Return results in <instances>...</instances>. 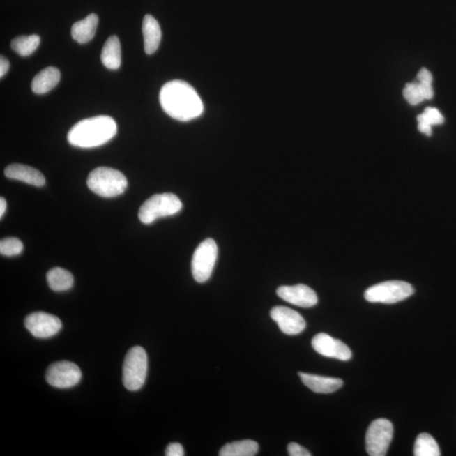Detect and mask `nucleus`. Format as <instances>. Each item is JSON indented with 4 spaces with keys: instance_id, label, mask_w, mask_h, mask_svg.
Returning <instances> with one entry per match:
<instances>
[{
    "instance_id": "f257e3e1",
    "label": "nucleus",
    "mask_w": 456,
    "mask_h": 456,
    "mask_svg": "<svg viewBox=\"0 0 456 456\" xmlns=\"http://www.w3.org/2000/svg\"><path fill=\"white\" fill-rule=\"evenodd\" d=\"M160 103L171 118L186 122L203 113L202 98L190 84L183 81L167 82L160 91Z\"/></svg>"
},
{
    "instance_id": "f03ea898",
    "label": "nucleus",
    "mask_w": 456,
    "mask_h": 456,
    "mask_svg": "<svg viewBox=\"0 0 456 456\" xmlns=\"http://www.w3.org/2000/svg\"><path fill=\"white\" fill-rule=\"evenodd\" d=\"M117 131V123L113 118L97 116L83 119L72 127L68 134V141L76 147H98L109 142Z\"/></svg>"
},
{
    "instance_id": "7ed1b4c3",
    "label": "nucleus",
    "mask_w": 456,
    "mask_h": 456,
    "mask_svg": "<svg viewBox=\"0 0 456 456\" xmlns=\"http://www.w3.org/2000/svg\"><path fill=\"white\" fill-rule=\"evenodd\" d=\"M87 186L102 197L113 198L126 191L127 178L121 172L107 167H100L88 176Z\"/></svg>"
},
{
    "instance_id": "20e7f679",
    "label": "nucleus",
    "mask_w": 456,
    "mask_h": 456,
    "mask_svg": "<svg viewBox=\"0 0 456 456\" xmlns=\"http://www.w3.org/2000/svg\"><path fill=\"white\" fill-rule=\"evenodd\" d=\"M182 207V202L177 195L171 193L155 195L139 208V219L144 224H151L158 218L178 213Z\"/></svg>"
},
{
    "instance_id": "39448f33",
    "label": "nucleus",
    "mask_w": 456,
    "mask_h": 456,
    "mask_svg": "<svg viewBox=\"0 0 456 456\" xmlns=\"http://www.w3.org/2000/svg\"><path fill=\"white\" fill-rule=\"evenodd\" d=\"M148 358L145 349L134 347L128 351L123 366V383L128 390H141L146 382Z\"/></svg>"
},
{
    "instance_id": "423d86ee",
    "label": "nucleus",
    "mask_w": 456,
    "mask_h": 456,
    "mask_svg": "<svg viewBox=\"0 0 456 456\" xmlns=\"http://www.w3.org/2000/svg\"><path fill=\"white\" fill-rule=\"evenodd\" d=\"M414 291L413 287L408 282L390 281L370 287L364 294V298L370 303L393 304L411 297Z\"/></svg>"
},
{
    "instance_id": "0eeeda50",
    "label": "nucleus",
    "mask_w": 456,
    "mask_h": 456,
    "mask_svg": "<svg viewBox=\"0 0 456 456\" xmlns=\"http://www.w3.org/2000/svg\"><path fill=\"white\" fill-rule=\"evenodd\" d=\"M218 248L215 240L207 238L195 250L192 259V274L196 282L204 283L208 281L213 272L217 261Z\"/></svg>"
},
{
    "instance_id": "6e6552de",
    "label": "nucleus",
    "mask_w": 456,
    "mask_h": 456,
    "mask_svg": "<svg viewBox=\"0 0 456 456\" xmlns=\"http://www.w3.org/2000/svg\"><path fill=\"white\" fill-rule=\"evenodd\" d=\"M393 425L389 420L376 419L366 434V450L370 456H385L393 438Z\"/></svg>"
},
{
    "instance_id": "1a4fd4ad",
    "label": "nucleus",
    "mask_w": 456,
    "mask_h": 456,
    "mask_svg": "<svg viewBox=\"0 0 456 456\" xmlns=\"http://www.w3.org/2000/svg\"><path fill=\"white\" fill-rule=\"evenodd\" d=\"M45 377L51 386L59 389H68L77 385L81 381L82 374L75 363L62 361L51 364Z\"/></svg>"
},
{
    "instance_id": "9d476101",
    "label": "nucleus",
    "mask_w": 456,
    "mask_h": 456,
    "mask_svg": "<svg viewBox=\"0 0 456 456\" xmlns=\"http://www.w3.org/2000/svg\"><path fill=\"white\" fill-rule=\"evenodd\" d=\"M25 326L30 333L37 338H50L57 335L62 328V322L53 314L36 312L28 315Z\"/></svg>"
},
{
    "instance_id": "9b49d317",
    "label": "nucleus",
    "mask_w": 456,
    "mask_h": 456,
    "mask_svg": "<svg viewBox=\"0 0 456 456\" xmlns=\"http://www.w3.org/2000/svg\"><path fill=\"white\" fill-rule=\"evenodd\" d=\"M312 347L315 351L324 357L335 358L341 361H348L353 356L350 348L345 343L325 333L316 335L312 340Z\"/></svg>"
},
{
    "instance_id": "f8f14e48",
    "label": "nucleus",
    "mask_w": 456,
    "mask_h": 456,
    "mask_svg": "<svg viewBox=\"0 0 456 456\" xmlns=\"http://www.w3.org/2000/svg\"><path fill=\"white\" fill-rule=\"evenodd\" d=\"M271 317L284 334L295 335L305 330L306 322L297 311L284 306H277L271 310Z\"/></svg>"
},
{
    "instance_id": "ddd939ff",
    "label": "nucleus",
    "mask_w": 456,
    "mask_h": 456,
    "mask_svg": "<svg viewBox=\"0 0 456 456\" xmlns=\"http://www.w3.org/2000/svg\"><path fill=\"white\" fill-rule=\"evenodd\" d=\"M277 294L287 303L302 307H312L318 303L317 294L304 284L295 286H282L278 288Z\"/></svg>"
},
{
    "instance_id": "4468645a",
    "label": "nucleus",
    "mask_w": 456,
    "mask_h": 456,
    "mask_svg": "<svg viewBox=\"0 0 456 456\" xmlns=\"http://www.w3.org/2000/svg\"><path fill=\"white\" fill-rule=\"evenodd\" d=\"M302 382L315 393L330 394L337 391L343 386L341 379L325 377L316 374L300 373L298 374Z\"/></svg>"
},
{
    "instance_id": "2eb2a0df",
    "label": "nucleus",
    "mask_w": 456,
    "mask_h": 456,
    "mask_svg": "<svg viewBox=\"0 0 456 456\" xmlns=\"http://www.w3.org/2000/svg\"><path fill=\"white\" fill-rule=\"evenodd\" d=\"M5 174L8 178L18 180L36 187L45 185V178L41 172L22 164H11L8 166Z\"/></svg>"
},
{
    "instance_id": "dca6fc26",
    "label": "nucleus",
    "mask_w": 456,
    "mask_h": 456,
    "mask_svg": "<svg viewBox=\"0 0 456 456\" xmlns=\"http://www.w3.org/2000/svg\"><path fill=\"white\" fill-rule=\"evenodd\" d=\"M142 31L146 53L154 54L158 50L162 39L161 27L157 20L150 15H146L143 20Z\"/></svg>"
},
{
    "instance_id": "f3484780",
    "label": "nucleus",
    "mask_w": 456,
    "mask_h": 456,
    "mask_svg": "<svg viewBox=\"0 0 456 456\" xmlns=\"http://www.w3.org/2000/svg\"><path fill=\"white\" fill-rule=\"evenodd\" d=\"M60 72L55 67H47L35 76L31 82V89L36 94L49 93L58 85L60 81Z\"/></svg>"
},
{
    "instance_id": "a211bd4d",
    "label": "nucleus",
    "mask_w": 456,
    "mask_h": 456,
    "mask_svg": "<svg viewBox=\"0 0 456 456\" xmlns=\"http://www.w3.org/2000/svg\"><path fill=\"white\" fill-rule=\"evenodd\" d=\"M98 21L97 15L91 14L82 21L75 23L71 29L72 37L81 44L89 43L97 31Z\"/></svg>"
},
{
    "instance_id": "6ab92c4d",
    "label": "nucleus",
    "mask_w": 456,
    "mask_h": 456,
    "mask_svg": "<svg viewBox=\"0 0 456 456\" xmlns=\"http://www.w3.org/2000/svg\"><path fill=\"white\" fill-rule=\"evenodd\" d=\"M101 60L109 70H118L121 65V46L118 37L112 36L102 47Z\"/></svg>"
},
{
    "instance_id": "aec40b11",
    "label": "nucleus",
    "mask_w": 456,
    "mask_h": 456,
    "mask_svg": "<svg viewBox=\"0 0 456 456\" xmlns=\"http://www.w3.org/2000/svg\"><path fill=\"white\" fill-rule=\"evenodd\" d=\"M259 451L257 442L251 439L227 443L219 452L220 456H254Z\"/></svg>"
},
{
    "instance_id": "412c9836",
    "label": "nucleus",
    "mask_w": 456,
    "mask_h": 456,
    "mask_svg": "<svg viewBox=\"0 0 456 456\" xmlns=\"http://www.w3.org/2000/svg\"><path fill=\"white\" fill-rule=\"evenodd\" d=\"M47 282L52 290L63 291L73 287V275L63 268L56 267L47 274Z\"/></svg>"
},
{
    "instance_id": "4be33fe9",
    "label": "nucleus",
    "mask_w": 456,
    "mask_h": 456,
    "mask_svg": "<svg viewBox=\"0 0 456 456\" xmlns=\"http://www.w3.org/2000/svg\"><path fill=\"white\" fill-rule=\"evenodd\" d=\"M40 42L41 39L38 35L22 36L12 40L11 47L20 56L27 57L38 49Z\"/></svg>"
},
{
    "instance_id": "5701e85b",
    "label": "nucleus",
    "mask_w": 456,
    "mask_h": 456,
    "mask_svg": "<svg viewBox=\"0 0 456 456\" xmlns=\"http://www.w3.org/2000/svg\"><path fill=\"white\" fill-rule=\"evenodd\" d=\"M415 456H439V446L436 440L427 433L418 435L414 446Z\"/></svg>"
},
{
    "instance_id": "b1692460",
    "label": "nucleus",
    "mask_w": 456,
    "mask_h": 456,
    "mask_svg": "<svg viewBox=\"0 0 456 456\" xmlns=\"http://www.w3.org/2000/svg\"><path fill=\"white\" fill-rule=\"evenodd\" d=\"M23 243L17 238H6L0 242V254L5 256H15L22 253Z\"/></svg>"
},
{
    "instance_id": "393cba45",
    "label": "nucleus",
    "mask_w": 456,
    "mask_h": 456,
    "mask_svg": "<svg viewBox=\"0 0 456 456\" xmlns=\"http://www.w3.org/2000/svg\"><path fill=\"white\" fill-rule=\"evenodd\" d=\"M418 122L427 123L430 126L442 125L445 122V118L437 109L434 107H427L422 114L418 116Z\"/></svg>"
},
{
    "instance_id": "a878e982",
    "label": "nucleus",
    "mask_w": 456,
    "mask_h": 456,
    "mask_svg": "<svg viewBox=\"0 0 456 456\" xmlns=\"http://www.w3.org/2000/svg\"><path fill=\"white\" fill-rule=\"evenodd\" d=\"M403 96L411 105H417L424 100L420 91L419 84L417 83L406 84L403 90Z\"/></svg>"
},
{
    "instance_id": "bb28decb",
    "label": "nucleus",
    "mask_w": 456,
    "mask_h": 456,
    "mask_svg": "<svg viewBox=\"0 0 456 456\" xmlns=\"http://www.w3.org/2000/svg\"><path fill=\"white\" fill-rule=\"evenodd\" d=\"M288 454L290 456H311L310 452L298 445L297 443H290L287 446Z\"/></svg>"
},
{
    "instance_id": "cd10ccee",
    "label": "nucleus",
    "mask_w": 456,
    "mask_h": 456,
    "mask_svg": "<svg viewBox=\"0 0 456 456\" xmlns=\"http://www.w3.org/2000/svg\"><path fill=\"white\" fill-rule=\"evenodd\" d=\"M165 455L167 456H183L185 455V450L180 443H172L167 447Z\"/></svg>"
},
{
    "instance_id": "c85d7f7f",
    "label": "nucleus",
    "mask_w": 456,
    "mask_h": 456,
    "mask_svg": "<svg viewBox=\"0 0 456 456\" xmlns=\"http://www.w3.org/2000/svg\"><path fill=\"white\" fill-rule=\"evenodd\" d=\"M419 87L424 100L434 98V89L432 84L419 83Z\"/></svg>"
},
{
    "instance_id": "c756f323",
    "label": "nucleus",
    "mask_w": 456,
    "mask_h": 456,
    "mask_svg": "<svg viewBox=\"0 0 456 456\" xmlns=\"http://www.w3.org/2000/svg\"><path fill=\"white\" fill-rule=\"evenodd\" d=\"M418 79L420 83L432 84L433 83V75L426 68H423L418 74Z\"/></svg>"
},
{
    "instance_id": "7c9ffc66",
    "label": "nucleus",
    "mask_w": 456,
    "mask_h": 456,
    "mask_svg": "<svg viewBox=\"0 0 456 456\" xmlns=\"http://www.w3.org/2000/svg\"><path fill=\"white\" fill-rule=\"evenodd\" d=\"M10 69V62L9 60H8L6 57H3L1 56V59H0V77H3L7 73L8 71H9Z\"/></svg>"
},
{
    "instance_id": "2f4dec72",
    "label": "nucleus",
    "mask_w": 456,
    "mask_h": 456,
    "mask_svg": "<svg viewBox=\"0 0 456 456\" xmlns=\"http://www.w3.org/2000/svg\"><path fill=\"white\" fill-rule=\"evenodd\" d=\"M418 130L427 136L432 135V126L427 123H418Z\"/></svg>"
},
{
    "instance_id": "473e14b6",
    "label": "nucleus",
    "mask_w": 456,
    "mask_h": 456,
    "mask_svg": "<svg viewBox=\"0 0 456 456\" xmlns=\"http://www.w3.org/2000/svg\"><path fill=\"white\" fill-rule=\"evenodd\" d=\"M7 208V203L5 198L1 197L0 199V218H3V215H5Z\"/></svg>"
}]
</instances>
